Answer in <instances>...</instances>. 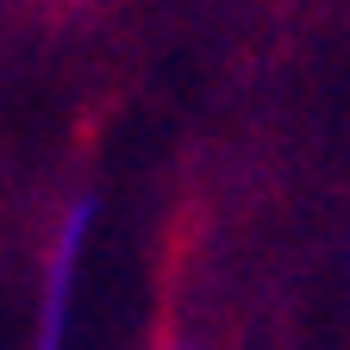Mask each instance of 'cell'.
I'll return each mask as SVG.
<instances>
[{
	"mask_svg": "<svg viewBox=\"0 0 350 350\" xmlns=\"http://www.w3.org/2000/svg\"><path fill=\"white\" fill-rule=\"evenodd\" d=\"M94 194L69 200L57 244H51V269H44V313H38V344L31 350H69V306H75V275H81V250L94 232Z\"/></svg>",
	"mask_w": 350,
	"mask_h": 350,
	"instance_id": "1",
	"label": "cell"
}]
</instances>
